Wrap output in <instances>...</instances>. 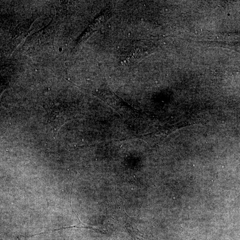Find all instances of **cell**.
<instances>
[{"label":"cell","instance_id":"obj_1","mask_svg":"<svg viewBox=\"0 0 240 240\" xmlns=\"http://www.w3.org/2000/svg\"><path fill=\"white\" fill-rule=\"evenodd\" d=\"M62 50V49H61V48H60L59 49V50L60 51H61Z\"/></svg>","mask_w":240,"mask_h":240}]
</instances>
